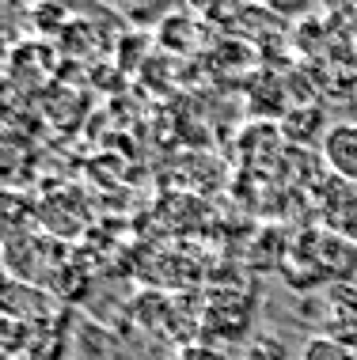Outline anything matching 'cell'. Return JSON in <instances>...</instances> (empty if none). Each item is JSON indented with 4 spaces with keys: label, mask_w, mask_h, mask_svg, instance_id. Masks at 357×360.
Returning a JSON list of instances; mask_svg holds the SVG:
<instances>
[{
    "label": "cell",
    "mask_w": 357,
    "mask_h": 360,
    "mask_svg": "<svg viewBox=\"0 0 357 360\" xmlns=\"http://www.w3.org/2000/svg\"><path fill=\"white\" fill-rule=\"evenodd\" d=\"M323 163L339 182H353L357 186V122H334L327 125L323 137Z\"/></svg>",
    "instance_id": "cell-1"
},
{
    "label": "cell",
    "mask_w": 357,
    "mask_h": 360,
    "mask_svg": "<svg viewBox=\"0 0 357 360\" xmlns=\"http://www.w3.org/2000/svg\"><path fill=\"white\" fill-rule=\"evenodd\" d=\"M315 255H320L323 277H342V281L353 277V269H357V243L353 239L327 231L323 243H315Z\"/></svg>",
    "instance_id": "cell-2"
},
{
    "label": "cell",
    "mask_w": 357,
    "mask_h": 360,
    "mask_svg": "<svg viewBox=\"0 0 357 360\" xmlns=\"http://www.w3.org/2000/svg\"><path fill=\"white\" fill-rule=\"evenodd\" d=\"M323 122L327 118H323L320 106H296V110L282 114V133L293 144H308V141H315V137H320V144H323V137H327Z\"/></svg>",
    "instance_id": "cell-3"
},
{
    "label": "cell",
    "mask_w": 357,
    "mask_h": 360,
    "mask_svg": "<svg viewBox=\"0 0 357 360\" xmlns=\"http://www.w3.org/2000/svg\"><path fill=\"white\" fill-rule=\"evenodd\" d=\"M296 360H357L353 345L342 342V338H327V334H312L301 345V356Z\"/></svg>",
    "instance_id": "cell-4"
},
{
    "label": "cell",
    "mask_w": 357,
    "mask_h": 360,
    "mask_svg": "<svg viewBox=\"0 0 357 360\" xmlns=\"http://www.w3.org/2000/svg\"><path fill=\"white\" fill-rule=\"evenodd\" d=\"M247 360H289V353H285L282 338H274V334H255V338L247 342Z\"/></svg>",
    "instance_id": "cell-5"
},
{
    "label": "cell",
    "mask_w": 357,
    "mask_h": 360,
    "mask_svg": "<svg viewBox=\"0 0 357 360\" xmlns=\"http://www.w3.org/2000/svg\"><path fill=\"white\" fill-rule=\"evenodd\" d=\"M175 360H228L217 345H206V342H194V345H182Z\"/></svg>",
    "instance_id": "cell-6"
}]
</instances>
